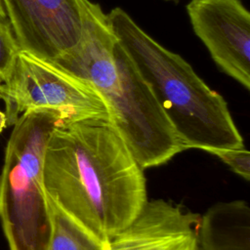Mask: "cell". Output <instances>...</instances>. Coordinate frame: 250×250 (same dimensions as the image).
Here are the masks:
<instances>
[{
    "label": "cell",
    "mask_w": 250,
    "mask_h": 250,
    "mask_svg": "<svg viewBox=\"0 0 250 250\" xmlns=\"http://www.w3.org/2000/svg\"><path fill=\"white\" fill-rule=\"evenodd\" d=\"M47 197L104 242L146 202L144 169L107 118L62 120L43 158Z\"/></svg>",
    "instance_id": "6da1fadb"
},
{
    "label": "cell",
    "mask_w": 250,
    "mask_h": 250,
    "mask_svg": "<svg viewBox=\"0 0 250 250\" xmlns=\"http://www.w3.org/2000/svg\"><path fill=\"white\" fill-rule=\"evenodd\" d=\"M53 63L88 82L100 94L110 122L143 169L166 163L184 150L100 5L86 0L80 42Z\"/></svg>",
    "instance_id": "7a4b0ae2"
},
{
    "label": "cell",
    "mask_w": 250,
    "mask_h": 250,
    "mask_svg": "<svg viewBox=\"0 0 250 250\" xmlns=\"http://www.w3.org/2000/svg\"><path fill=\"white\" fill-rule=\"evenodd\" d=\"M118 42L149 86L171 123L183 149L244 146L227 102L212 90L180 55L143 30L121 8L107 15Z\"/></svg>",
    "instance_id": "3957f363"
},
{
    "label": "cell",
    "mask_w": 250,
    "mask_h": 250,
    "mask_svg": "<svg viewBox=\"0 0 250 250\" xmlns=\"http://www.w3.org/2000/svg\"><path fill=\"white\" fill-rule=\"evenodd\" d=\"M62 118L49 109L24 111L13 125L0 174V222L10 250H47L52 223L43 158Z\"/></svg>",
    "instance_id": "277c9868"
},
{
    "label": "cell",
    "mask_w": 250,
    "mask_h": 250,
    "mask_svg": "<svg viewBox=\"0 0 250 250\" xmlns=\"http://www.w3.org/2000/svg\"><path fill=\"white\" fill-rule=\"evenodd\" d=\"M1 99L5 103L7 126L14 125L24 111L31 109L53 110L65 121L87 117L109 119L104 101L88 82L21 50L2 82Z\"/></svg>",
    "instance_id": "5b68a950"
},
{
    "label": "cell",
    "mask_w": 250,
    "mask_h": 250,
    "mask_svg": "<svg viewBox=\"0 0 250 250\" xmlns=\"http://www.w3.org/2000/svg\"><path fill=\"white\" fill-rule=\"evenodd\" d=\"M21 51L54 62L81 40L86 0H1Z\"/></svg>",
    "instance_id": "8992f818"
},
{
    "label": "cell",
    "mask_w": 250,
    "mask_h": 250,
    "mask_svg": "<svg viewBox=\"0 0 250 250\" xmlns=\"http://www.w3.org/2000/svg\"><path fill=\"white\" fill-rule=\"evenodd\" d=\"M188 15L218 67L250 89V14L240 0H190Z\"/></svg>",
    "instance_id": "52a82bcc"
},
{
    "label": "cell",
    "mask_w": 250,
    "mask_h": 250,
    "mask_svg": "<svg viewBox=\"0 0 250 250\" xmlns=\"http://www.w3.org/2000/svg\"><path fill=\"white\" fill-rule=\"evenodd\" d=\"M199 219L162 199L146 200L136 217L108 240L107 250H199Z\"/></svg>",
    "instance_id": "ba28073f"
},
{
    "label": "cell",
    "mask_w": 250,
    "mask_h": 250,
    "mask_svg": "<svg viewBox=\"0 0 250 250\" xmlns=\"http://www.w3.org/2000/svg\"><path fill=\"white\" fill-rule=\"evenodd\" d=\"M199 250H250V207L244 200L210 207L197 225Z\"/></svg>",
    "instance_id": "9c48e42d"
},
{
    "label": "cell",
    "mask_w": 250,
    "mask_h": 250,
    "mask_svg": "<svg viewBox=\"0 0 250 250\" xmlns=\"http://www.w3.org/2000/svg\"><path fill=\"white\" fill-rule=\"evenodd\" d=\"M52 232L47 250H107L104 242L77 223L48 197Z\"/></svg>",
    "instance_id": "30bf717a"
},
{
    "label": "cell",
    "mask_w": 250,
    "mask_h": 250,
    "mask_svg": "<svg viewBox=\"0 0 250 250\" xmlns=\"http://www.w3.org/2000/svg\"><path fill=\"white\" fill-rule=\"evenodd\" d=\"M20 48L9 22L0 21V79L3 82L10 74Z\"/></svg>",
    "instance_id": "8fae6325"
},
{
    "label": "cell",
    "mask_w": 250,
    "mask_h": 250,
    "mask_svg": "<svg viewBox=\"0 0 250 250\" xmlns=\"http://www.w3.org/2000/svg\"><path fill=\"white\" fill-rule=\"evenodd\" d=\"M209 153L216 155L244 180H250V152L244 146L240 148L216 149Z\"/></svg>",
    "instance_id": "7c38bea8"
},
{
    "label": "cell",
    "mask_w": 250,
    "mask_h": 250,
    "mask_svg": "<svg viewBox=\"0 0 250 250\" xmlns=\"http://www.w3.org/2000/svg\"><path fill=\"white\" fill-rule=\"evenodd\" d=\"M7 127V119H6V115L5 112H3L2 110H0V133L3 131V129Z\"/></svg>",
    "instance_id": "4fadbf2b"
},
{
    "label": "cell",
    "mask_w": 250,
    "mask_h": 250,
    "mask_svg": "<svg viewBox=\"0 0 250 250\" xmlns=\"http://www.w3.org/2000/svg\"><path fill=\"white\" fill-rule=\"evenodd\" d=\"M0 21H3V22H9L8 21V18H7V15H6V12L4 10V7H3V4L0 0Z\"/></svg>",
    "instance_id": "5bb4252c"
},
{
    "label": "cell",
    "mask_w": 250,
    "mask_h": 250,
    "mask_svg": "<svg viewBox=\"0 0 250 250\" xmlns=\"http://www.w3.org/2000/svg\"><path fill=\"white\" fill-rule=\"evenodd\" d=\"M1 89H2V81L0 79V99H1Z\"/></svg>",
    "instance_id": "9a60e30c"
}]
</instances>
